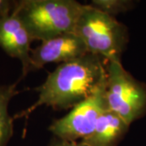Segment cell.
<instances>
[{
	"instance_id": "1",
	"label": "cell",
	"mask_w": 146,
	"mask_h": 146,
	"mask_svg": "<svg viewBox=\"0 0 146 146\" xmlns=\"http://www.w3.org/2000/svg\"><path fill=\"white\" fill-rule=\"evenodd\" d=\"M87 53L81 57L60 63L50 72L44 83L35 89L36 101L27 109L16 113L14 120L28 119L42 106L54 110L72 109L106 84L107 61Z\"/></svg>"
},
{
	"instance_id": "2",
	"label": "cell",
	"mask_w": 146,
	"mask_h": 146,
	"mask_svg": "<svg viewBox=\"0 0 146 146\" xmlns=\"http://www.w3.org/2000/svg\"><path fill=\"white\" fill-rule=\"evenodd\" d=\"M85 6L75 0H20L15 1L13 9L33 41L42 42L75 33Z\"/></svg>"
},
{
	"instance_id": "3",
	"label": "cell",
	"mask_w": 146,
	"mask_h": 146,
	"mask_svg": "<svg viewBox=\"0 0 146 146\" xmlns=\"http://www.w3.org/2000/svg\"><path fill=\"white\" fill-rule=\"evenodd\" d=\"M88 52L107 62H121L129 42L127 28L115 16L86 4L75 29Z\"/></svg>"
},
{
	"instance_id": "4",
	"label": "cell",
	"mask_w": 146,
	"mask_h": 146,
	"mask_svg": "<svg viewBox=\"0 0 146 146\" xmlns=\"http://www.w3.org/2000/svg\"><path fill=\"white\" fill-rule=\"evenodd\" d=\"M106 71L108 110L131 125L146 115V84L136 80L121 62H107Z\"/></svg>"
},
{
	"instance_id": "5",
	"label": "cell",
	"mask_w": 146,
	"mask_h": 146,
	"mask_svg": "<svg viewBox=\"0 0 146 146\" xmlns=\"http://www.w3.org/2000/svg\"><path fill=\"white\" fill-rule=\"evenodd\" d=\"M106 84L94 94L72 108L63 118L53 122L49 129L59 141H77L89 136L101 115L108 110Z\"/></svg>"
},
{
	"instance_id": "6",
	"label": "cell",
	"mask_w": 146,
	"mask_h": 146,
	"mask_svg": "<svg viewBox=\"0 0 146 146\" xmlns=\"http://www.w3.org/2000/svg\"><path fill=\"white\" fill-rule=\"evenodd\" d=\"M32 42L29 33L14 9L0 18V47L7 55L21 63L22 73L19 81L32 71Z\"/></svg>"
},
{
	"instance_id": "7",
	"label": "cell",
	"mask_w": 146,
	"mask_h": 146,
	"mask_svg": "<svg viewBox=\"0 0 146 146\" xmlns=\"http://www.w3.org/2000/svg\"><path fill=\"white\" fill-rule=\"evenodd\" d=\"M83 40L75 33H68L42 42L31 51L32 71L49 63H63L86 54Z\"/></svg>"
},
{
	"instance_id": "8",
	"label": "cell",
	"mask_w": 146,
	"mask_h": 146,
	"mask_svg": "<svg viewBox=\"0 0 146 146\" xmlns=\"http://www.w3.org/2000/svg\"><path fill=\"white\" fill-rule=\"evenodd\" d=\"M129 127L119 115L107 110L101 115L93 132L80 142L85 146H118Z\"/></svg>"
},
{
	"instance_id": "9",
	"label": "cell",
	"mask_w": 146,
	"mask_h": 146,
	"mask_svg": "<svg viewBox=\"0 0 146 146\" xmlns=\"http://www.w3.org/2000/svg\"><path fill=\"white\" fill-rule=\"evenodd\" d=\"M17 80L14 84L0 85V146H7L14 132L13 116H11L8 106L11 100L20 93Z\"/></svg>"
},
{
	"instance_id": "10",
	"label": "cell",
	"mask_w": 146,
	"mask_h": 146,
	"mask_svg": "<svg viewBox=\"0 0 146 146\" xmlns=\"http://www.w3.org/2000/svg\"><path fill=\"white\" fill-rule=\"evenodd\" d=\"M89 5L106 14L115 16L131 10L135 7V2L131 0H93Z\"/></svg>"
},
{
	"instance_id": "11",
	"label": "cell",
	"mask_w": 146,
	"mask_h": 146,
	"mask_svg": "<svg viewBox=\"0 0 146 146\" xmlns=\"http://www.w3.org/2000/svg\"><path fill=\"white\" fill-rule=\"evenodd\" d=\"M15 1L0 0V18L13 9Z\"/></svg>"
},
{
	"instance_id": "12",
	"label": "cell",
	"mask_w": 146,
	"mask_h": 146,
	"mask_svg": "<svg viewBox=\"0 0 146 146\" xmlns=\"http://www.w3.org/2000/svg\"><path fill=\"white\" fill-rule=\"evenodd\" d=\"M52 146H85L80 141H58L53 142L51 144Z\"/></svg>"
},
{
	"instance_id": "13",
	"label": "cell",
	"mask_w": 146,
	"mask_h": 146,
	"mask_svg": "<svg viewBox=\"0 0 146 146\" xmlns=\"http://www.w3.org/2000/svg\"><path fill=\"white\" fill-rule=\"evenodd\" d=\"M49 146H52V145H49Z\"/></svg>"
}]
</instances>
